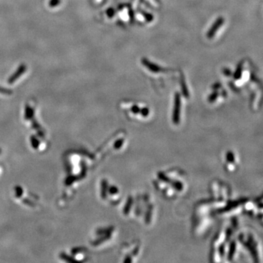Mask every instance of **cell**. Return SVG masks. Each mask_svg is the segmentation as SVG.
Returning a JSON list of instances; mask_svg holds the SVG:
<instances>
[{
  "instance_id": "obj_2",
  "label": "cell",
  "mask_w": 263,
  "mask_h": 263,
  "mask_svg": "<svg viewBox=\"0 0 263 263\" xmlns=\"http://www.w3.org/2000/svg\"><path fill=\"white\" fill-rule=\"evenodd\" d=\"M224 22V19L223 17H219V18H217L215 21L214 24H213L207 33V37L208 39H212L215 36L219 28L223 25Z\"/></svg>"
},
{
  "instance_id": "obj_1",
  "label": "cell",
  "mask_w": 263,
  "mask_h": 263,
  "mask_svg": "<svg viewBox=\"0 0 263 263\" xmlns=\"http://www.w3.org/2000/svg\"><path fill=\"white\" fill-rule=\"evenodd\" d=\"M180 110H181V96L178 93L175 94L174 107H173V121L175 124H178L180 120Z\"/></svg>"
},
{
  "instance_id": "obj_7",
  "label": "cell",
  "mask_w": 263,
  "mask_h": 263,
  "mask_svg": "<svg viewBox=\"0 0 263 263\" xmlns=\"http://www.w3.org/2000/svg\"><path fill=\"white\" fill-rule=\"evenodd\" d=\"M173 187H174L175 189H177L178 191L183 190V184H182V183H181V182L174 181L173 183Z\"/></svg>"
},
{
  "instance_id": "obj_4",
  "label": "cell",
  "mask_w": 263,
  "mask_h": 263,
  "mask_svg": "<svg viewBox=\"0 0 263 263\" xmlns=\"http://www.w3.org/2000/svg\"><path fill=\"white\" fill-rule=\"evenodd\" d=\"M242 67H243L242 64H239L238 67H237L236 71L234 74V78L235 79H238L239 78H240L241 73H242Z\"/></svg>"
},
{
  "instance_id": "obj_10",
  "label": "cell",
  "mask_w": 263,
  "mask_h": 263,
  "mask_svg": "<svg viewBox=\"0 0 263 263\" xmlns=\"http://www.w3.org/2000/svg\"><path fill=\"white\" fill-rule=\"evenodd\" d=\"M140 112L141 113V114L143 116H147L149 113V110L147 108V107H144V108L140 110Z\"/></svg>"
},
{
  "instance_id": "obj_9",
  "label": "cell",
  "mask_w": 263,
  "mask_h": 263,
  "mask_svg": "<svg viewBox=\"0 0 263 263\" xmlns=\"http://www.w3.org/2000/svg\"><path fill=\"white\" fill-rule=\"evenodd\" d=\"M218 95H219L218 92L215 91L214 93H213L211 94V95H210L209 97H208V101H209L210 102H213L217 98V96H218Z\"/></svg>"
},
{
  "instance_id": "obj_8",
  "label": "cell",
  "mask_w": 263,
  "mask_h": 263,
  "mask_svg": "<svg viewBox=\"0 0 263 263\" xmlns=\"http://www.w3.org/2000/svg\"><path fill=\"white\" fill-rule=\"evenodd\" d=\"M227 159L229 162H233V161H235V156L231 151H229L227 153Z\"/></svg>"
},
{
  "instance_id": "obj_3",
  "label": "cell",
  "mask_w": 263,
  "mask_h": 263,
  "mask_svg": "<svg viewBox=\"0 0 263 263\" xmlns=\"http://www.w3.org/2000/svg\"><path fill=\"white\" fill-rule=\"evenodd\" d=\"M142 64H143V65L145 66V67L148 68L151 72H155V73H159V72L165 71V70L160 67L159 66H157V65H156L155 64L150 62V61H149L148 60H147L146 59H142Z\"/></svg>"
},
{
  "instance_id": "obj_12",
  "label": "cell",
  "mask_w": 263,
  "mask_h": 263,
  "mask_svg": "<svg viewBox=\"0 0 263 263\" xmlns=\"http://www.w3.org/2000/svg\"><path fill=\"white\" fill-rule=\"evenodd\" d=\"M224 245H222V247L220 248L221 255H224Z\"/></svg>"
},
{
  "instance_id": "obj_6",
  "label": "cell",
  "mask_w": 263,
  "mask_h": 263,
  "mask_svg": "<svg viewBox=\"0 0 263 263\" xmlns=\"http://www.w3.org/2000/svg\"><path fill=\"white\" fill-rule=\"evenodd\" d=\"M128 201H127L126 203V207L124 208V213L125 214H128V212H129V210H130V208H131V205H132V199L131 197H129L128 198Z\"/></svg>"
},
{
  "instance_id": "obj_5",
  "label": "cell",
  "mask_w": 263,
  "mask_h": 263,
  "mask_svg": "<svg viewBox=\"0 0 263 263\" xmlns=\"http://www.w3.org/2000/svg\"><path fill=\"white\" fill-rule=\"evenodd\" d=\"M235 248H236V244H235V242H232L231 243V245H230V249H229V260H231L232 258V256H233V254H235Z\"/></svg>"
},
{
  "instance_id": "obj_11",
  "label": "cell",
  "mask_w": 263,
  "mask_h": 263,
  "mask_svg": "<svg viewBox=\"0 0 263 263\" xmlns=\"http://www.w3.org/2000/svg\"><path fill=\"white\" fill-rule=\"evenodd\" d=\"M140 109L139 108V107L137 106V105H134V106L132 107V112L133 113H140Z\"/></svg>"
}]
</instances>
